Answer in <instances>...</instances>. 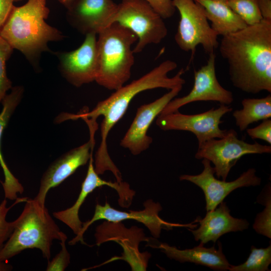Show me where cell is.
<instances>
[{
    "instance_id": "cell-1",
    "label": "cell",
    "mask_w": 271,
    "mask_h": 271,
    "mask_svg": "<svg viewBox=\"0 0 271 271\" xmlns=\"http://www.w3.org/2000/svg\"><path fill=\"white\" fill-rule=\"evenodd\" d=\"M218 47L235 87L249 93H270V20L262 19L222 36Z\"/></svg>"
},
{
    "instance_id": "cell-2",
    "label": "cell",
    "mask_w": 271,
    "mask_h": 271,
    "mask_svg": "<svg viewBox=\"0 0 271 271\" xmlns=\"http://www.w3.org/2000/svg\"><path fill=\"white\" fill-rule=\"evenodd\" d=\"M177 67L176 62L167 60L140 78L115 90L107 98L99 101L90 111H83L77 114L68 113V119L81 118L88 124L96 125V120L103 116L101 123V142L95 156L94 169L98 175L111 171L117 181L122 180L121 175L111 159L107 150V138L110 130L122 118L132 99L139 93L156 88L168 90L185 83L182 77L185 70L181 69L173 77L168 76L169 72Z\"/></svg>"
},
{
    "instance_id": "cell-3",
    "label": "cell",
    "mask_w": 271,
    "mask_h": 271,
    "mask_svg": "<svg viewBox=\"0 0 271 271\" xmlns=\"http://www.w3.org/2000/svg\"><path fill=\"white\" fill-rule=\"evenodd\" d=\"M49 13L46 0H28L23 6H13L0 32V36L35 67L38 65L42 53L51 51L49 42L64 38L45 21Z\"/></svg>"
},
{
    "instance_id": "cell-4",
    "label": "cell",
    "mask_w": 271,
    "mask_h": 271,
    "mask_svg": "<svg viewBox=\"0 0 271 271\" xmlns=\"http://www.w3.org/2000/svg\"><path fill=\"white\" fill-rule=\"evenodd\" d=\"M20 216L14 221V230L0 251V261H6L22 251L37 248L48 261L55 239L60 240V231L47 208L34 199H28Z\"/></svg>"
},
{
    "instance_id": "cell-5",
    "label": "cell",
    "mask_w": 271,
    "mask_h": 271,
    "mask_svg": "<svg viewBox=\"0 0 271 271\" xmlns=\"http://www.w3.org/2000/svg\"><path fill=\"white\" fill-rule=\"evenodd\" d=\"M98 70L95 82L111 90L121 87L130 78L134 63L132 45L136 35L117 23H113L98 34Z\"/></svg>"
},
{
    "instance_id": "cell-6",
    "label": "cell",
    "mask_w": 271,
    "mask_h": 271,
    "mask_svg": "<svg viewBox=\"0 0 271 271\" xmlns=\"http://www.w3.org/2000/svg\"><path fill=\"white\" fill-rule=\"evenodd\" d=\"M115 22L137 36L134 54L141 52L149 44L161 43L168 34L164 19L143 0H122L118 4Z\"/></svg>"
},
{
    "instance_id": "cell-7",
    "label": "cell",
    "mask_w": 271,
    "mask_h": 271,
    "mask_svg": "<svg viewBox=\"0 0 271 271\" xmlns=\"http://www.w3.org/2000/svg\"><path fill=\"white\" fill-rule=\"evenodd\" d=\"M180 14L175 40L185 52H191V58L196 47L201 45L208 54L218 47V35L208 23L203 7L194 0H172Z\"/></svg>"
},
{
    "instance_id": "cell-8",
    "label": "cell",
    "mask_w": 271,
    "mask_h": 271,
    "mask_svg": "<svg viewBox=\"0 0 271 271\" xmlns=\"http://www.w3.org/2000/svg\"><path fill=\"white\" fill-rule=\"evenodd\" d=\"M270 153V146L261 145L256 142L248 143L239 139L237 132L230 129L223 137L212 139L199 145L195 158L198 160H208L214 164L217 178L226 181L231 168L242 156Z\"/></svg>"
},
{
    "instance_id": "cell-9",
    "label": "cell",
    "mask_w": 271,
    "mask_h": 271,
    "mask_svg": "<svg viewBox=\"0 0 271 271\" xmlns=\"http://www.w3.org/2000/svg\"><path fill=\"white\" fill-rule=\"evenodd\" d=\"M144 205L145 209L143 210H129L126 212L115 209L106 201L103 206L97 204L92 218L83 223L80 232L69 241V244L72 245L79 241L85 243L83 240L84 232L93 222L100 219L115 222L127 219L134 220L144 224L156 238L160 237L162 229L171 230L174 227L195 229L198 226V224H195L194 221L187 224H181L169 222L163 220L159 216V212L162 210L161 204L154 202L152 200H147L144 202Z\"/></svg>"
},
{
    "instance_id": "cell-10",
    "label": "cell",
    "mask_w": 271,
    "mask_h": 271,
    "mask_svg": "<svg viewBox=\"0 0 271 271\" xmlns=\"http://www.w3.org/2000/svg\"><path fill=\"white\" fill-rule=\"evenodd\" d=\"M232 110L230 106L225 104L195 114H183L178 110L159 115L156 123L160 128L165 131L182 130L193 133L199 145L208 140L225 136L227 130L221 129L219 125L223 122L222 117Z\"/></svg>"
},
{
    "instance_id": "cell-11",
    "label": "cell",
    "mask_w": 271,
    "mask_h": 271,
    "mask_svg": "<svg viewBox=\"0 0 271 271\" xmlns=\"http://www.w3.org/2000/svg\"><path fill=\"white\" fill-rule=\"evenodd\" d=\"M96 244L99 246L107 241H115L122 247L123 252L120 257H113L102 264L118 259L126 261L132 270H146L151 254L141 252L139 245L141 241H149L142 228L132 226L126 228L120 222L105 220L96 229Z\"/></svg>"
},
{
    "instance_id": "cell-12",
    "label": "cell",
    "mask_w": 271,
    "mask_h": 271,
    "mask_svg": "<svg viewBox=\"0 0 271 271\" xmlns=\"http://www.w3.org/2000/svg\"><path fill=\"white\" fill-rule=\"evenodd\" d=\"M96 35H86L82 44L74 50L54 53L61 74L76 87L95 81L98 70Z\"/></svg>"
},
{
    "instance_id": "cell-13",
    "label": "cell",
    "mask_w": 271,
    "mask_h": 271,
    "mask_svg": "<svg viewBox=\"0 0 271 271\" xmlns=\"http://www.w3.org/2000/svg\"><path fill=\"white\" fill-rule=\"evenodd\" d=\"M215 55L209 54L207 63L194 71V81L189 93L181 97L173 98L165 107L160 114L179 110L182 106L196 101H212L220 104L230 105L233 95L219 82L216 75Z\"/></svg>"
},
{
    "instance_id": "cell-14",
    "label": "cell",
    "mask_w": 271,
    "mask_h": 271,
    "mask_svg": "<svg viewBox=\"0 0 271 271\" xmlns=\"http://www.w3.org/2000/svg\"><path fill=\"white\" fill-rule=\"evenodd\" d=\"M202 160L203 170L201 173L182 175L179 179L181 181H189L202 189L205 196L207 211L214 209L231 192L237 188L260 185L261 179L255 175L254 168L247 169L234 181L226 182L216 179L211 162L206 159Z\"/></svg>"
},
{
    "instance_id": "cell-15",
    "label": "cell",
    "mask_w": 271,
    "mask_h": 271,
    "mask_svg": "<svg viewBox=\"0 0 271 271\" xmlns=\"http://www.w3.org/2000/svg\"><path fill=\"white\" fill-rule=\"evenodd\" d=\"M93 161L92 155L89 160L87 174L82 183L80 192L74 204L68 208L53 213L55 218L67 225L76 235L80 232L83 224L79 217V209L88 195L96 188L107 186L115 190L119 196V205L125 208L130 205L135 195V192L126 182H111L100 178L95 171Z\"/></svg>"
},
{
    "instance_id": "cell-16",
    "label": "cell",
    "mask_w": 271,
    "mask_h": 271,
    "mask_svg": "<svg viewBox=\"0 0 271 271\" xmlns=\"http://www.w3.org/2000/svg\"><path fill=\"white\" fill-rule=\"evenodd\" d=\"M90 139L86 143L64 154L53 162L42 175L39 191L34 200L42 206L48 191L59 186L81 166L85 165L92 155L96 129L89 128Z\"/></svg>"
},
{
    "instance_id": "cell-17",
    "label": "cell",
    "mask_w": 271,
    "mask_h": 271,
    "mask_svg": "<svg viewBox=\"0 0 271 271\" xmlns=\"http://www.w3.org/2000/svg\"><path fill=\"white\" fill-rule=\"evenodd\" d=\"M182 87V85H178L154 101L138 107L132 122L120 142V146L128 149L133 155L148 149L153 142L152 138L147 134L149 127Z\"/></svg>"
},
{
    "instance_id": "cell-18",
    "label": "cell",
    "mask_w": 271,
    "mask_h": 271,
    "mask_svg": "<svg viewBox=\"0 0 271 271\" xmlns=\"http://www.w3.org/2000/svg\"><path fill=\"white\" fill-rule=\"evenodd\" d=\"M117 8L113 0H77L67 9L66 19L83 35H98L113 23Z\"/></svg>"
},
{
    "instance_id": "cell-19",
    "label": "cell",
    "mask_w": 271,
    "mask_h": 271,
    "mask_svg": "<svg viewBox=\"0 0 271 271\" xmlns=\"http://www.w3.org/2000/svg\"><path fill=\"white\" fill-rule=\"evenodd\" d=\"M230 210L223 201L214 209L207 211L204 217H197L194 220L199 226L189 229L196 241L204 244L209 241L215 243L223 235L231 232L242 231L249 225L244 219L235 218L231 215Z\"/></svg>"
},
{
    "instance_id": "cell-20",
    "label": "cell",
    "mask_w": 271,
    "mask_h": 271,
    "mask_svg": "<svg viewBox=\"0 0 271 271\" xmlns=\"http://www.w3.org/2000/svg\"><path fill=\"white\" fill-rule=\"evenodd\" d=\"M200 243L199 245L192 248L180 249L166 243H155L151 246L161 249L170 258L180 262H192L209 267L211 269L226 271L229 269V263L222 251L220 241L218 242V248L214 246L205 247Z\"/></svg>"
},
{
    "instance_id": "cell-21",
    "label": "cell",
    "mask_w": 271,
    "mask_h": 271,
    "mask_svg": "<svg viewBox=\"0 0 271 271\" xmlns=\"http://www.w3.org/2000/svg\"><path fill=\"white\" fill-rule=\"evenodd\" d=\"M24 93L22 86H16L12 88L11 92L6 94L1 101L3 109L0 113V165L3 169L5 180L1 182L5 198L12 200H16L17 194H22L24 187L19 180L16 178L9 169L3 158L1 151V140L3 133L10 119L20 102Z\"/></svg>"
},
{
    "instance_id": "cell-22",
    "label": "cell",
    "mask_w": 271,
    "mask_h": 271,
    "mask_svg": "<svg viewBox=\"0 0 271 271\" xmlns=\"http://www.w3.org/2000/svg\"><path fill=\"white\" fill-rule=\"evenodd\" d=\"M204 10L211 27L217 35L235 32L247 25L230 8L226 0H194Z\"/></svg>"
},
{
    "instance_id": "cell-23",
    "label": "cell",
    "mask_w": 271,
    "mask_h": 271,
    "mask_svg": "<svg viewBox=\"0 0 271 271\" xmlns=\"http://www.w3.org/2000/svg\"><path fill=\"white\" fill-rule=\"evenodd\" d=\"M242 108L232 113L236 125L242 131L250 124L270 118L271 95L260 98H244L241 101Z\"/></svg>"
},
{
    "instance_id": "cell-24",
    "label": "cell",
    "mask_w": 271,
    "mask_h": 271,
    "mask_svg": "<svg viewBox=\"0 0 271 271\" xmlns=\"http://www.w3.org/2000/svg\"><path fill=\"white\" fill-rule=\"evenodd\" d=\"M246 260L239 265H230L229 271H268L271 263V245L265 248H256L252 245Z\"/></svg>"
},
{
    "instance_id": "cell-25",
    "label": "cell",
    "mask_w": 271,
    "mask_h": 271,
    "mask_svg": "<svg viewBox=\"0 0 271 271\" xmlns=\"http://www.w3.org/2000/svg\"><path fill=\"white\" fill-rule=\"evenodd\" d=\"M256 202L265 206L258 213L253 224V228L258 234L271 238V188L267 184L257 198Z\"/></svg>"
},
{
    "instance_id": "cell-26",
    "label": "cell",
    "mask_w": 271,
    "mask_h": 271,
    "mask_svg": "<svg viewBox=\"0 0 271 271\" xmlns=\"http://www.w3.org/2000/svg\"><path fill=\"white\" fill-rule=\"evenodd\" d=\"M226 2L247 26L258 23L263 19L256 0H226Z\"/></svg>"
},
{
    "instance_id": "cell-27",
    "label": "cell",
    "mask_w": 271,
    "mask_h": 271,
    "mask_svg": "<svg viewBox=\"0 0 271 271\" xmlns=\"http://www.w3.org/2000/svg\"><path fill=\"white\" fill-rule=\"evenodd\" d=\"M14 49L0 36V102L12 88V83L7 76L6 62L11 57Z\"/></svg>"
},
{
    "instance_id": "cell-28",
    "label": "cell",
    "mask_w": 271,
    "mask_h": 271,
    "mask_svg": "<svg viewBox=\"0 0 271 271\" xmlns=\"http://www.w3.org/2000/svg\"><path fill=\"white\" fill-rule=\"evenodd\" d=\"M28 198H18L15 203L10 207H7V201L4 200L0 204V251L3 248L5 242L7 241L14 230V222H8L6 220L9 211L15 205L26 202Z\"/></svg>"
},
{
    "instance_id": "cell-29",
    "label": "cell",
    "mask_w": 271,
    "mask_h": 271,
    "mask_svg": "<svg viewBox=\"0 0 271 271\" xmlns=\"http://www.w3.org/2000/svg\"><path fill=\"white\" fill-rule=\"evenodd\" d=\"M67 235L64 233L60 239L61 249L60 252L51 260L48 261L47 271H64L70 262V255L66 246Z\"/></svg>"
},
{
    "instance_id": "cell-30",
    "label": "cell",
    "mask_w": 271,
    "mask_h": 271,
    "mask_svg": "<svg viewBox=\"0 0 271 271\" xmlns=\"http://www.w3.org/2000/svg\"><path fill=\"white\" fill-rule=\"evenodd\" d=\"M246 132L252 139H260L271 144V120L270 118L262 120L257 126L246 128Z\"/></svg>"
},
{
    "instance_id": "cell-31",
    "label": "cell",
    "mask_w": 271,
    "mask_h": 271,
    "mask_svg": "<svg viewBox=\"0 0 271 271\" xmlns=\"http://www.w3.org/2000/svg\"><path fill=\"white\" fill-rule=\"evenodd\" d=\"M148 3L164 19L173 16L175 8L172 0H143Z\"/></svg>"
},
{
    "instance_id": "cell-32",
    "label": "cell",
    "mask_w": 271,
    "mask_h": 271,
    "mask_svg": "<svg viewBox=\"0 0 271 271\" xmlns=\"http://www.w3.org/2000/svg\"><path fill=\"white\" fill-rule=\"evenodd\" d=\"M14 0H0V32L13 7Z\"/></svg>"
},
{
    "instance_id": "cell-33",
    "label": "cell",
    "mask_w": 271,
    "mask_h": 271,
    "mask_svg": "<svg viewBox=\"0 0 271 271\" xmlns=\"http://www.w3.org/2000/svg\"><path fill=\"white\" fill-rule=\"evenodd\" d=\"M262 19L271 21V0H256Z\"/></svg>"
},
{
    "instance_id": "cell-34",
    "label": "cell",
    "mask_w": 271,
    "mask_h": 271,
    "mask_svg": "<svg viewBox=\"0 0 271 271\" xmlns=\"http://www.w3.org/2000/svg\"><path fill=\"white\" fill-rule=\"evenodd\" d=\"M12 268V266L6 261H0V271L11 270Z\"/></svg>"
},
{
    "instance_id": "cell-35",
    "label": "cell",
    "mask_w": 271,
    "mask_h": 271,
    "mask_svg": "<svg viewBox=\"0 0 271 271\" xmlns=\"http://www.w3.org/2000/svg\"><path fill=\"white\" fill-rule=\"evenodd\" d=\"M63 5L66 9L69 8L77 0H57Z\"/></svg>"
},
{
    "instance_id": "cell-36",
    "label": "cell",
    "mask_w": 271,
    "mask_h": 271,
    "mask_svg": "<svg viewBox=\"0 0 271 271\" xmlns=\"http://www.w3.org/2000/svg\"><path fill=\"white\" fill-rule=\"evenodd\" d=\"M23 0H14V2H20V1H22Z\"/></svg>"
}]
</instances>
